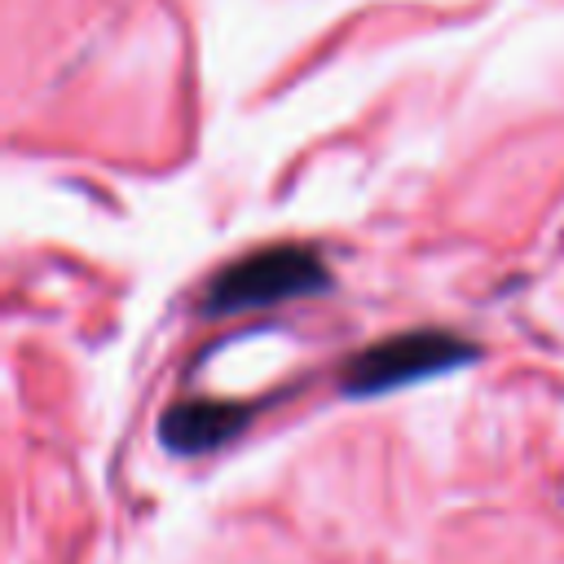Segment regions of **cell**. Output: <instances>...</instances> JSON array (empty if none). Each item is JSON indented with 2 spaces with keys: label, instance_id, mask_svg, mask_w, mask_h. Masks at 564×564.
I'll return each mask as SVG.
<instances>
[{
  "label": "cell",
  "instance_id": "3",
  "mask_svg": "<svg viewBox=\"0 0 564 564\" xmlns=\"http://www.w3.org/2000/svg\"><path fill=\"white\" fill-rule=\"evenodd\" d=\"M242 423H247V405H234V401H176L159 419V441L172 454L194 458V454H207V449L225 445Z\"/></svg>",
  "mask_w": 564,
  "mask_h": 564
},
{
  "label": "cell",
  "instance_id": "2",
  "mask_svg": "<svg viewBox=\"0 0 564 564\" xmlns=\"http://www.w3.org/2000/svg\"><path fill=\"white\" fill-rule=\"evenodd\" d=\"M467 361H476V344L454 335V330H441V326L401 330V335H388V339L361 348L344 366V392L379 397V392H392V388L445 375V370L467 366Z\"/></svg>",
  "mask_w": 564,
  "mask_h": 564
},
{
  "label": "cell",
  "instance_id": "1",
  "mask_svg": "<svg viewBox=\"0 0 564 564\" xmlns=\"http://www.w3.org/2000/svg\"><path fill=\"white\" fill-rule=\"evenodd\" d=\"M330 286V273L317 251L300 242H269L234 264H225L207 286V313H251L273 308L300 295H317Z\"/></svg>",
  "mask_w": 564,
  "mask_h": 564
}]
</instances>
